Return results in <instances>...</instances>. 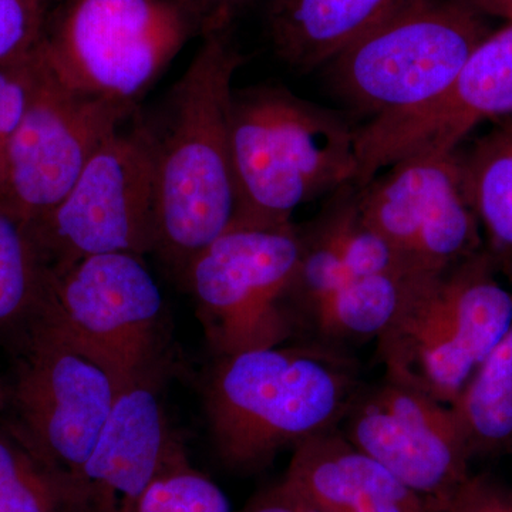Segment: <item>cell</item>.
<instances>
[{
  "mask_svg": "<svg viewBox=\"0 0 512 512\" xmlns=\"http://www.w3.org/2000/svg\"><path fill=\"white\" fill-rule=\"evenodd\" d=\"M242 62L229 30L204 36L157 114L143 116L156 175L154 252L181 276L237 215L231 104Z\"/></svg>",
  "mask_w": 512,
  "mask_h": 512,
  "instance_id": "6da1fadb",
  "label": "cell"
},
{
  "mask_svg": "<svg viewBox=\"0 0 512 512\" xmlns=\"http://www.w3.org/2000/svg\"><path fill=\"white\" fill-rule=\"evenodd\" d=\"M0 512H99L83 488L43 466L0 429Z\"/></svg>",
  "mask_w": 512,
  "mask_h": 512,
  "instance_id": "7402d4cb",
  "label": "cell"
},
{
  "mask_svg": "<svg viewBox=\"0 0 512 512\" xmlns=\"http://www.w3.org/2000/svg\"><path fill=\"white\" fill-rule=\"evenodd\" d=\"M295 225L232 224L194 256L183 278L220 357L275 348L292 338L289 302L301 262Z\"/></svg>",
  "mask_w": 512,
  "mask_h": 512,
  "instance_id": "52a82bcc",
  "label": "cell"
},
{
  "mask_svg": "<svg viewBox=\"0 0 512 512\" xmlns=\"http://www.w3.org/2000/svg\"><path fill=\"white\" fill-rule=\"evenodd\" d=\"M342 433L413 491L446 507L468 480L473 453L453 407L384 380L356 392Z\"/></svg>",
  "mask_w": 512,
  "mask_h": 512,
  "instance_id": "4fadbf2b",
  "label": "cell"
},
{
  "mask_svg": "<svg viewBox=\"0 0 512 512\" xmlns=\"http://www.w3.org/2000/svg\"><path fill=\"white\" fill-rule=\"evenodd\" d=\"M32 56L33 53L19 62L0 64V191L5 180L9 141L28 101Z\"/></svg>",
  "mask_w": 512,
  "mask_h": 512,
  "instance_id": "d4e9b609",
  "label": "cell"
},
{
  "mask_svg": "<svg viewBox=\"0 0 512 512\" xmlns=\"http://www.w3.org/2000/svg\"><path fill=\"white\" fill-rule=\"evenodd\" d=\"M356 392L350 365L319 346L221 357L207 390L218 456L234 470H259L282 448L335 429Z\"/></svg>",
  "mask_w": 512,
  "mask_h": 512,
  "instance_id": "7a4b0ae2",
  "label": "cell"
},
{
  "mask_svg": "<svg viewBox=\"0 0 512 512\" xmlns=\"http://www.w3.org/2000/svg\"><path fill=\"white\" fill-rule=\"evenodd\" d=\"M50 268L28 222L0 204V336L28 332L45 306Z\"/></svg>",
  "mask_w": 512,
  "mask_h": 512,
  "instance_id": "d6986e66",
  "label": "cell"
},
{
  "mask_svg": "<svg viewBox=\"0 0 512 512\" xmlns=\"http://www.w3.org/2000/svg\"><path fill=\"white\" fill-rule=\"evenodd\" d=\"M119 512H235L227 495L190 463L157 478Z\"/></svg>",
  "mask_w": 512,
  "mask_h": 512,
  "instance_id": "603a6c76",
  "label": "cell"
},
{
  "mask_svg": "<svg viewBox=\"0 0 512 512\" xmlns=\"http://www.w3.org/2000/svg\"><path fill=\"white\" fill-rule=\"evenodd\" d=\"M302 254L289 302L328 342L379 339L423 276L350 274L325 245L301 234Z\"/></svg>",
  "mask_w": 512,
  "mask_h": 512,
  "instance_id": "9a60e30c",
  "label": "cell"
},
{
  "mask_svg": "<svg viewBox=\"0 0 512 512\" xmlns=\"http://www.w3.org/2000/svg\"><path fill=\"white\" fill-rule=\"evenodd\" d=\"M409 2L268 0L266 23L279 59L299 72H312Z\"/></svg>",
  "mask_w": 512,
  "mask_h": 512,
  "instance_id": "ac0fdd59",
  "label": "cell"
},
{
  "mask_svg": "<svg viewBox=\"0 0 512 512\" xmlns=\"http://www.w3.org/2000/svg\"><path fill=\"white\" fill-rule=\"evenodd\" d=\"M151 375L121 386L79 485L99 512H119L164 474L187 464Z\"/></svg>",
  "mask_w": 512,
  "mask_h": 512,
  "instance_id": "5bb4252c",
  "label": "cell"
},
{
  "mask_svg": "<svg viewBox=\"0 0 512 512\" xmlns=\"http://www.w3.org/2000/svg\"><path fill=\"white\" fill-rule=\"evenodd\" d=\"M507 512H512V494H508Z\"/></svg>",
  "mask_w": 512,
  "mask_h": 512,
  "instance_id": "4dcf8cb0",
  "label": "cell"
},
{
  "mask_svg": "<svg viewBox=\"0 0 512 512\" xmlns=\"http://www.w3.org/2000/svg\"><path fill=\"white\" fill-rule=\"evenodd\" d=\"M490 33L461 0H412L333 57L329 79L372 119L413 109L443 93Z\"/></svg>",
  "mask_w": 512,
  "mask_h": 512,
  "instance_id": "8992f818",
  "label": "cell"
},
{
  "mask_svg": "<svg viewBox=\"0 0 512 512\" xmlns=\"http://www.w3.org/2000/svg\"><path fill=\"white\" fill-rule=\"evenodd\" d=\"M138 109L67 89L32 56L28 101L10 138L0 204L32 224L72 190L104 140Z\"/></svg>",
  "mask_w": 512,
  "mask_h": 512,
  "instance_id": "8fae6325",
  "label": "cell"
},
{
  "mask_svg": "<svg viewBox=\"0 0 512 512\" xmlns=\"http://www.w3.org/2000/svg\"><path fill=\"white\" fill-rule=\"evenodd\" d=\"M464 190L495 251L512 255V121L460 154Z\"/></svg>",
  "mask_w": 512,
  "mask_h": 512,
  "instance_id": "ffe728a7",
  "label": "cell"
},
{
  "mask_svg": "<svg viewBox=\"0 0 512 512\" xmlns=\"http://www.w3.org/2000/svg\"><path fill=\"white\" fill-rule=\"evenodd\" d=\"M357 128L286 87L234 89L231 146L237 187L232 224L285 227L292 214L355 184Z\"/></svg>",
  "mask_w": 512,
  "mask_h": 512,
  "instance_id": "3957f363",
  "label": "cell"
},
{
  "mask_svg": "<svg viewBox=\"0 0 512 512\" xmlns=\"http://www.w3.org/2000/svg\"><path fill=\"white\" fill-rule=\"evenodd\" d=\"M55 0H0V64L19 62L42 42Z\"/></svg>",
  "mask_w": 512,
  "mask_h": 512,
  "instance_id": "cb8c5ba5",
  "label": "cell"
},
{
  "mask_svg": "<svg viewBox=\"0 0 512 512\" xmlns=\"http://www.w3.org/2000/svg\"><path fill=\"white\" fill-rule=\"evenodd\" d=\"M202 36L191 0H66L37 46L63 86L138 109V101L181 52Z\"/></svg>",
  "mask_w": 512,
  "mask_h": 512,
  "instance_id": "5b68a950",
  "label": "cell"
},
{
  "mask_svg": "<svg viewBox=\"0 0 512 512\" xmlns=\"http://www.w3.org/2000/svg\"><path fill=\"white\" fill-rule=\"evenodd\" d=\"M241 512H323L279 483L255 497Z\"/></svg>",
  "mask_w": 512,
  "mask_h": 512,
  "instance_id": "83f0119b",
  "label": "cell"
},
{
  "mask_svg": "<svg viewBox=\"0 0 512 512\" xmlns=\"http://www.w3.org/2000/svg\"><path fill=\"white\" fill-rule=\"evenodd\" d=\"M16 348L18 367L5 392L15 417L12 434L43 466L79 484L120 383L43 316Z\"/></svg>",
  "mask_w": 512,
  "mask_h": 512,
  "instance_id": "9c48e42d",
  "label": "cell"
},
{
  "mask_svg": "<svg viewBox=\"0 0 512 512\" xmlns=\"http://www.w3.org/2000/svg\"><path fill=\"white\" fill-rule=\"evenodd\" d=\"M356 187L360 217L417 274L439 275L480 252V222L460 157H412Z\"/></svg>",
  "mask_w": 512,
  "mask_h": 512,
  "instance_id": "7c38bea8",
  "label": "cell"
},
{
  "mask_svg": "<svg viewBox=\"0 0 512 512\" xmlns=\"http://www.w3.org/2000/svg\"><path fill=\"white\" fill-rule=\"evenodd\" d=\"M50 271L103 254L156 249V175L140 110L97 148L72 190L29 224Z\"/></svg>",
  "mask_w": 512,
  "mask_h": 512,
  "instance_id": "ba28073f",
  "label": "cell"
},
{
  "mask_svg": "<svg viewBox=\"0 0 512 512\" xmlns=\"http://www.w3.org/2000/svg\"><path fill=\"white\" fill-rule=\"evenodd\" d=\"M512 114V23L490 33L450 86L407 114V127L431 153H453L487 120Z\"/></svg>",
  "mask_w": 512,
  "mask_h": 512,
  "instance_id": "e0dca14e",
  "label": "cell"
},
{
  "mask_svg": "<svg viewBox=\"0 0 512 512\" xmlns=\"http://www.w3.org/2000/svg\"><path fill=\"white\" fill-rule=\"evenodd\" d=\"M202 22V37L225 32L254 0H191Z\"/></svg>",
  "mask_w": 512,
  "mask_h": 512,
  "instance_id": "4316f807",
  "label": "cell"
},
{
  "mask_svg": "<svg viewBox=\"0 0 512 512\" xmlns=\"http://www.w3.org/2000/svg\"><path fill=\"white\" fill-rule=\"evenodd\" d=\"M512 325V291L487 252L420 278L377 339L386 379L453 406Z\"/></svg>",
  "mask_w": 512,
  "mask_h": 512,
  "instance_id": "277c9868",
  "label": "cell"
},
{
  "mask_svg": "<svg viewBox=\"0 0 512 512\" xmlns=\"http://www.w3.org/2000/svg\"><path fill=\"white\" fill-rule=\"evenodd\" d=\"M3 403H5V389L0 386V409H2Z\"/></svg>",
  "mask_w": 512,
  "mask_h": 512,
  "instance_id": "f546056e",
  "label": "cell"
},
{
  "mask_svg": "<svg viewBox=\"0 0 512 512\" xmlns=\"http://www.w3.org/2000/svg\"><path fill=\"white\" fill-rule=\"evenodd\" d=\"M508 494L481 478H470L447 501L443 512H507Z\"/></svg>",
  "mask_w": 512,
  "mask_h": 512,
  "instance_id": "484cf974",
  "label": "cell"
},
{
  "mask_svg": "<svg viewBox=\"0 0 512 512\" xmlns=\"http://www.w3.org/2000/svg\"><path fill=\"white\" fill-rule=\"evenodd\" d=\"M512 278V262L507 266ZM471 450L512 443V325L453 404Z\"/></svg>",
  "mask_w": 512,
  "mask_h": 512,
  "instance_id": "44dd1931",
  "label": "cell"
},
{
  "mask_svg": "<svg viewBox=\"0 0 512 512\" xmlns=\"http://www.w3.org/2000/svg\"><path fill=\"white\" fill-rule=\"evenodd\" d=\"M163 296L144 256H87L50 271L40 316L66 333L120 386L151 375Z\"/></svg>",
  "mask_w": 512,
  "mask_h": 512,
  "instance_id": "30bf717a",
  "label": "cell"
},
{
  "mask_svg": "<svg viewBox=\"0 0 512 512\" xmlns=\"http://www.w3.org/2000/svg\"><path fill=\"white\" fill-rule=\"evenodd\" d=\"M483 16H494L512 23V0H461Z\"/></svg>",
  "mask_w": 512,
  "mask_h": 512,
  "instance_id": "f1b7e54d",
  "label": "cell"
},
{
  "mask_svg": "<svg viewBox=\"0 0 512 512\" xmlns=\"http://www.w3.org/2000/svg\"><path fill=\"white\" fill-rule=\"evenodd\" d=\"M282 484L323 512H443L336 429L293 447Z\"/></svg>",
  "mask_w": 512,
  "mask_h": 512,
  "instance_id": "2e32d148",
  "label": "cell"
}]
</instances>
